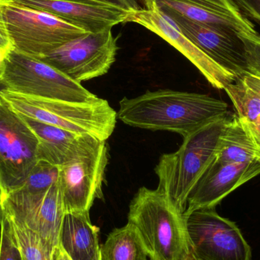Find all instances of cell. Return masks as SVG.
I'll return each instance as SVG.
<instances>
[{
  "label": "cell",
  "mask_w": 260,
  "mask_h": 260,
  "mask_svg": "<svg viewBox=\"0 0 260 260\" xmlns=\"http://www.w3.org/2000/svg\"><path fill=\"white\" fill-rule=\"evenodd\" d=\"M117 119L140 129L178 133L183 137L215 120L227 117L224 101L200 93L160 89L133 99L123 98Z\"/></svg>",
  "instance_id": "obj_1"
},
{
  "label": "cell",
  "mask_w": 260,
  "mask_h": 260,
  "mask_svg": "<svg viewBox=\"0 0 260 260\" xmlns=\"http://www.w3.org/2000/svg\"><path fill=\"white\" fill-rule=\"evenodd\" d=\"M230 117L228 115L189 133L177 151L159 159L154 168L158 178L157 189L182 213L191 191L216 159L221 135Z\"/></svg>",
  "instance_id": "obj_2"
},
{
  "label": "cell",
  "mask_w": 260,
  "mask_h": 260,
  "mask_svg": "<svg viewBox=\"0 0 260 260\" xmlns=\"http://www.w3.org/2000/svg\"><path fill=\"white\" fill-rule=\"evenodd\" d=\"M128 223L136 228L149 260H188L191 255L184 215L160 191L141 187L129 205Z\"/></svg>",
  "instance_id": "obj_3"
},
{
  "label": "cell",
  "mask_w": 260,
  "mask_h": 260,
  "mask_svg": "<svg viewBox=\"0 0 260 260\" xmlns=\"http://www.w3.org/2000/svg\"><path fill=\"white\" fill-rule=\"evenodd\" d=\"M3 99L21 115L79 135L107 141L114 133L117 114L108 101L73 103L20 95L5 90Z\"/></svg>",
  "instance_id": "obj_4"
},
{
  "label": "cell",
  "mask_w": 260,
  "mask_h": 260,
  "mask_svg": "<svg viewBox=\"0 0 260 260\" xmlns=\"http://www.w3.org/2000/svg\"><path fill=\"white\" fill-rule=\"evenodd\" d=\"M7 91L20 95L73 103H92L100 98L37 58L12 49L0 65Z\"/></svg>",
  "instance_id": "obj_5"
},
{
  "label": "cell",
  "mask_w": 260,
  "mask_h": 260,
  "mask_svg": "<svg viewBox=\"0 0 260 260\" xmlns=\"http://www.w3.org/2000/svg\"><path fill=\"white\" fill-rule=\"evenodd\" d=\"M0 6L13 49L37 59L88 32L51 14L7 0H0Z\"/></svg>",
  "instance_id": "obj_6"
},
{
  "label": "cell",
  "mask_w": 260,
  "mask_h": 260,
  "mask_svg": "<svg viewBox=\"0 0 260 260\" xmlns=\"http://www.w3.org/2000/svg\"><path fill=\"white\" fill-rule=\"evenodd\" d=\"M35 133L2 99L0 102V192L5 197L21 188L39 161Z\"/></svg>",
  "instance_id": "obj_7"
},
{
  "label": "cell",
  "mask_w": 260,
  "mask_h": 260,
  "mask_svg": "<svg viewBox=\"0 0 260 260\" xmlns=\"http://www.w3.org/2000/svg\"><path fill=\"white\" fill-rule=\"evenodd\" d=\"M117 40L112 29L87 32L38 59L82 83L108 73L116 60Z\"/></svg>",
  "instance_id": "obj_8"
},
{
  "label": "cell",
  "mask_w": 260,
  "mask_h": 260,
  "mask_svg": "<svg viewBox=\"0 0 260 260\" xmlns=\"http://www.w3.org/2000/svg\"><path fill=\"white\" fill-rule=\"evenodd\" d=\"M107 141L93 138L70 161L59 168V183L66 213L89 212L102 196L108 164Z\"/></svg>",
  "instance_id": "obj_9"
},
{
  "label": "cell",
  "mask_w": 260,
  "mask_h": 260,
  "mask_svg": "<svg viewBox=\"0 0 260 260\" xmlns=\"http://www.w3.org/2000/svg\"><path fill=\"white\" fill-rule=\"evenodd\" d=\"M191 253L199 260H252V250L236 223L215 208L183 213Z\"/></svg>",
  "instance_id": "obj_10"
},
{
  "label": "cell",
  "mask_w": 260,
  "mask_h": 260,
  "mask_svg": "<svg viewBox=\"0 0 260 260\" xmlns=\"http://www.w3.org/2000/svg\"><path fill=\"white\" fill-rule=\"evenodd\" d=\"M1 210L39 235L53 248L59 245L66 212L58 182L41 192L19 188L3 197Z\"/></svg>",
  "instance_id": "obj_11"
},
{
  "label": "cell",
  "mask_w": 260,
  "mask_h": 260,
  "mask_svg": "<svg viewBox=\"0 0 260 260\" xmlns=\"http://www.w3.org/2000/svg\"><path fill=\"white\" fill-rule=\"evenodd\" d=\"M145 8H153L171 18L181 17L214 28L237 33L256 32L234 0H144Z\"/></svg>",
  "instance_id": "obj_12"
},
{
  "label": "cell",
  "mask_w": 260,
  "mask_h": 260,
  "mask_svg": "<svg viewBox=\"0 0 260 260\" xmlns=\"http://www.w3.org/2000/svg\"><path fill=\"white\" fill-rule=\"evenodd\" d=\"M168 18L208 57L237 79L248 73L245 45L239 34L203 25L181 17Z\"/></svg>",
  "instance_id": "obj_13"
},
{
  "label": "cell",
  "mask_w": 260,
  "mask_h": 260,
  "mask_svg": "<svg viewBox=\"0 0 260 260\" xmlns=\"http://www.w3.org/2000/svg\"><path fill=\"white\" fill-rule=\"evenodd\" d=\"M128 22L142 25L171 44L200 70L214 88L224 90L228 85L237 80L235 76L208 57L180 31L168 17L162 15L155 9L145 8L133 12Z\"/></svg>",
  "instance_id": "obj_14"
},
{
  "label": "cell",
  "mask_w": 260,
  "mask_h": 260,
  "mask_svg": "<svg viewBox=\"0 0 260 260\" xmlns=\"http://www.w3.org/2000/svg\"><path fill=\"white\" fill-rule=\"evenodd\" d=\"M259 175V162L220 164L214 161L191 191L184 213L215 208L237 188Z\"/></svg>",
  "instance_id": "obj_15"
},
{
  "label": "cell",
  "mask_w": 260,
  "mask_h": 260,
  "mask_svg": "<svg viewBox=\"0 0 260 260\" xmlns=\"http://www.w3.org/2000/svg\"><path fill=\"white\" fill-rule=\"evenodd\" d=\"M11 3L51 14L88 32L112 29L129 21L131 13L110 6L76 0H7Z\"/></svg>",
  "instance_id": "obj_16"
},
{
  "label": "cell",
  "mask_w": 260,
  "mask_h": 260,
  "mask_svg": "<svg viewBox=\"0 0 260 260\" xmlns=\"http://www.w3.org/2000/svg\"><path fill=\"white\" fill-rule=\"evenodd\" d=\"M20 115L38 137V160L60 168L74 158L93 139V136L79 135Z\"/></svg>",
  "instance_id": "obj_17"
},
{
  "label": "cell",
  "mask_w": 260,
  "mask_h": 260,
  "mask_svg": "<svg viewBox=\"0 0 260 260\" xmlns=\"http://www.w3.org/2000/svg\"><path fill=\"white\" fill-rule=\"evenodd\" d=\"M99 231L91 222L89 212H68L64 215L59 244L73 260H102Z\"/></svg>",
  "instance_id": "obj_18"
},
{
  "label": "cell",
  "mask_w": 260,
  "mask_h": 260,
  "mask_svg": "<svg viewBox=\"0 0 260 260\" xmlns=\"http://www.w3.org/2000/svg\"><path fill=\"white\" fill-rule=\"evenodd\" d=\"M220 164L260 163V147L245 123L233 115L221 135L215 160Z\"/></svg>",
  "instance_id": "obj_19"
},
{
  "label": "cell",
  "mask_w": 260,
  "mask_h": 260,
  "mask_svg": "<svg viewBox=\"0 0 260 260\" xmlns=\"http://www.w3.org/2000/svg\"><path fill=\"white\" fill-rule=\"evenodd\" d=\"M101 252L102 260H148L140 235L130 223L111 232Z\"/></svg>",
  "instance_id": "obj_20"
},
{
  "label": "cell",
  "mask_w": 260,
  "mask_h": 260,
  "mask_svg": "<svg viewBox=\"0 0 260 260\" xmlns=\"http://www.w3.org/2000/svg\"><path fill=\"white\" fill-rule=\"evenodd\" d=\"M0 212L7 221L11 237L21 260H53V247L22 223Z\"/></svg>",
  "instance_id": "obj_21"
},
{
  "label": "cell",
  "mask_w": 260,
  "mask_h": 260,
  "mask_svg": "<svg viewBox=\"0 0 260 260\" xmlns=\"http://www.w3.org/2000/svg\"><path fill=\"white\" fill-rule=\"evenodd\" d=\"M237 111V116L248 126L260 122V96L241 79L224 88Z\"/></svg>",
  "instance_id": "obj_22"
},
{
  "label": "cell",
  "mask_w": 260,
  "mask_h": 260,
  "mask_svg": "<svg viewBox=\"0 0 260 260\" xmlns=\"http://www.w3.org/2000/svg\"><path fill=\"white\" fill-rule=\"evenodd\" d=\"M59 171L58 167L44 160H39L21 188L30 192H44L57 183Z\"/></svg>",
  "instance_id": "obj_23"
},
{
  "label": "cell",
  "mask_w": 260,
  "mask_h": 260,
  "mask_svg": "<svg viewBox=\"0 0 260 260\" xmlns=\"http://www.w3.org/2000/svg\"><path fill=\"white\" fill-rule=\"evenodd\" d=\"M245 45L248 73L260 79V35L256 32L239 33Z\"/></svg>",
  "instance_id": "obj_24"
},
{
  "label": "cell",
  "mask_w": 260,
  "mask_h": 260,
  "mask_svg": "<svg viewBox=\"0 0 260 260\" xmlns=\"http://www.w3.org/2000/svg\"><path fill=\"white\" fill-rule=\"evenodd\" d=\"M0 260H21L14 244L6 218L0 212Z\"/></svg>",
  "instance_id": "obj_25"
},
{
  "label": "cell",
  "mask_w": 260,
  "mask_h": 260,
  "mask_svg": "<svg viewBox=\"0 0 260 260\" xmlns=\"http://www.w3.org/2000/svg\"><path fill=\"white\" fill-rule=\"evenodd\" d=\"M76 1L118 8V9H123L130 13L145 9L144 0H76Z\"/></svg>",
  "instance_id": "obj_26"
},
{
  "label": "cell",
  "mask_w": 260,
  "mask_h": 260,
  "mask_svg": "<svg viewBox=\"0 0 260 260\" xmlns=\"http://www.w3.org/2000/svg\"><path fill=\"white\" fill-rule=\"evenodd\" d=\"M243 15L260 26V0H234Z\"/></svg>",
  "instance_id": "obj_27"
},
{
  "label": "cell",
  "mask_w": 260,
  "mask_h": 260,
  "mask_svg": "<svg viewBox=\"0 0 260 260\" xmlns=\"http://www.w3.org/2000/svg\"><path fill=\"white\" fill-rule=\"evenodd\" d=\"M13 49L10 38L8 35L6 23L2 14L1 6H0V53L5 55Z\"/></svg>",
  "instance_id": "obj_28"
},
{
  "label": "cell",
  "mask_w": 260,
  "mask_h": 260,
  "mask_svg": "<svg viewBox=\"0 0 260 260\" xmlns=\"http://www.w3.org/2000/svg\"><path fill=\"white\" fill-rule=\"evenodd\" d=\"M247 85L249 88L257 93L260 96V79L256 76H253L250 73H246L242 77L240 78Z\"/></svg>",
  "instance_id": "obj_29"
},
{
  "label": "cell",
  "mask_w": 260,
  "mask_h": 260,
  "mask_svg": "<svg viewBox=\"0 0 260 260\" xmlns=\"http://www.w3.org/2000/svg\"><path fill=\"white\" fill-rule=\"evenodd\" d=\"M53 260H73L65 253L60 245L54 247L53 251Z\"/></svg>",
  "instance_id": "obj_30"
},
{
  "label": "cell",
  "mask_w": 260,
  "mask_h": 260,
  "mask_svg": "<svg viewBox=\"0 0 260 260\" xmlns=\"http://www.w3.org/2000/svg\"><path fill=\"white\" fill-rule=\"evenodd\" d=\"M247 126H248L249 129L253 134V137H254L255 140L260 147V122L254 126H248V125H247Z\"/></svg>",
  "instance_id": "obj_31"
},
{
  "label": "cell",
  "mask_w": 260,
  "mask_h": 260,
  "mask_svg": "<svg viewBox=\"0 0 260 260\" xmlns=\"http://www.w3.org/2000/svg\"><path fill=\"white\" fill-rule=\"evenodd\" d=\"M5 90H7V87L5 85L3 81L2 80L1 78H0V102H1L2 99H3V97H2V93L3 91H4Z\"/></svg>",
  "instance_id": "obj_32"
},
{
  "label": "cell",
  "mask_w": 260,
  "mask_h": 260,
  "mask_svg": "<svg viewBox=\"0 0 260 260\" xmlns=\"http://www.w3.org/2000/svg\"><path fill=\"white\" fill-rule=\"evenodd\" d=\"M2 203H3V197H2L1 192H0V209H1Z\"/></svg>",
  "instance_id": "obj_33"
},
{
  "label": "cell",
  "mask_w": 260,
  "mask_h": 260,
  "mask_svg": "<svg viewBox=\"0 0 260 260\" xmlns=\"http://www.w3.org/2000/svg\"><path fill=\"white\" fill-rule=\"evenodd\" d=\"M188 260H192V254L190 255V256H189V259H188Z\"/></svg>",
  "instance_id": "obj_34"
},
{
  "label": "cell",
  "mask_w": 260,
  "mask_h": 260,
  "mask_svg": "<svg viewBox=\"0 0 260 260\" xmlns=\"http://www.w3.org/2000/svg\"><path fill=\"white\" fill-rule=\"evenodd\" d=\"M191 254H192V253H191ZM192 260H199V259H197V258L194 257V256H192Z\"/></svg>",
  "instance_id": "obj_35"
}]
</instances>
